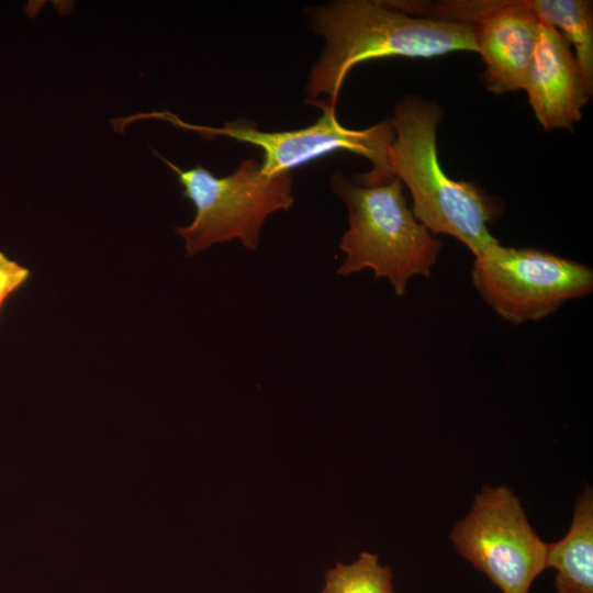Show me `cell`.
<instances>
[{
    "label": "cell",
    "mask_w": 593,
    "mask_h": 593,
    "mask_svg": "<svg viewBox=\"0 0 593 593\" xmlns=\"http://www.w3.org/2000/svg\"><path fill=\"white\" fill-rule=\"evenodd\" d=\"M523 90L545 130H571L581 120L582 109L592 96L570 44L544 21L539 23Z\"/></svg>",
    "instance_id": "9c48e42d"
},
{
    "label": "cell",
    "mask_w": 593,
    "mask_h": 593,
    "mask_svg": "<svg viewBox=\"0 0 593 593\" xmlns=\"http://www.w3.org/2000/svg\"><path fill=\"white\" fill-rule=\"evenodd\" d=\"M449 539L502 593H529L546 569L547 542L533 529L519 499L507 486L484 485Z\"/></svg>",
    "instance_id": "8992f818"
},
{
    "label": "cell",
    "mask_w": 593,
    "mask_h": 593,
    "mask_svg": "<svg viewBox=\"0 0 593 593\" xmlns=\"http://www.w3.org/2000/svg\"><path fill=\"white\" fill-rule=\"evenodd\" d=\"M30 277L27 268L0 251V310L5 300L23 286Z\"/></svg>",
    "instance_id": "4fadbf2b"
},
{
    "label": "cell",
    "mask_w": 593,
    "mask_h": 593,
    "mask_svg": "<svg viewBox=\"0 0 593 593\" xmlns=\"http://www.w3.org/2000/svg\"><path fill=\"white\" fill-rule=\"evenodd\" d=\"M394 4L412 15L474 25L485 88L496 94L523 90L540 23L524 0H396Z\"/></svg>",
    "instance_id": "ba28073f"
},
{
    "label": "cell",
    "mask_w": 593,
    "mask_h": 593,
    "mask_svg": "<svg viewBox=\"0 0 593 593\" xmlns=\"http://www.w3.org/2000/svg\"><path fill=\"white\" fill-rule=\"evenodd\" d=\"M392 571L376 555L361 552L350 563H337L325 574L322 593H393Z\"/></svg>",
    "instance_id": "7c38bea8"
},
{
    "label": "cell",
    "mask_w": 593,
    "mask_h": 593,
    "mask_svg": "<svg viewBox=\"0 0 593 593\" xmlns=\"http://www.w3.org/2000/svg\"><path fill=\"white\" fill-rule=\"evenodd\" d=\"M471 281L496 315L519 325L540 321L567 301L589 295L593 270L546 250L497 244L474 257Z\"/></svg>",
    "instance_id": "5b68a950"
},
{
    "label": "cell",
    "mask_w": 593,
    "mask_h": 593,
    "mask_svg": "<svg viewBox=\"0 0 593 593\" xmlns=\"http://www.w3.org/2000/svg\"><path fill=\"white\" fill-rule=\"evenodd\" d=\"M540 20L573 46L588 89L593 93V4L589 0H524Z\"/></svg>",
    "instance_id": "8fae6325"
},
{
    "label": "cell",
    "mask_w": 593,
    "mask_h": 593,
    "mask_svg": "<svg viewBox=\"0 0 593 593\" xmlns=\"http://www.w3.org/2000/svg\"><path fill=\"white\" fill-rule=\"evenodd\" d=\"M329 182L348 212V228L339 242L345 259L337 275L369 269L376 279H387L399 296L413 277L432 275L441 242L416 220L399 178L359 182L336 171Z\"/></svg>",
    "instance_id": "3957f363"
},
{
    "label": "cell",
    "mask_w": 593,
    "mask_h": 593,
    "mask_svg": "<svg viewBox=\"0 0 593 593\" xmlns=\"http://www.w3.org/2000/svg\"><path fill=\"white\" fill-rule=\"evenodd\" d=\"M441 114L437 103L418 97L396 102L389 168L409 189L416 220L435 236L456 238L475 257L500 244L488 225L502 206L474 183L454 180L443 170L437 153Z\"/></svg>",
    "instance_id": "7a4b0ae2"
},
{
    "label": "cell",
    "mask_w": 593,
    "mask_h": 593,
    "mask_svg": "<svg viewBox=\"0 0 593 593\" xmlns=\"http://www.w3.org/2000/svg\"><path fill=\"white\" fill-rule=\"evenodd\" d=\"M553 568L557 593H593V491L579 494L566 536L547 544L546 569Z\"/></svg>",
    "instance_id": "30bf717a"
},
{
    "label": "cell",
    "mask_w": 593,
    "mask_h": 593,
    "mask_svg": "<svg viewBox=\"0 0 593 593\" xmlns=\"http://www.w3.org/2000/svg\"><path fill=\"white\" fill-rule=\"evenodd\" d=\"M318 120L304 128L265 132L244 121L226 122L221 127L189 125L169 113L161 116L183 128L203 135L226 136L262 149L261 172L276 176L307 164L337 150H348L363 156L372 164L369 172L355 177L360 182H372L393 176L388 154L394 138L392 120H384L363 130L343 126L333 108L322 110Z\"/></svg>",
    "instance_id": "52a82bcc"
},
{
    "label": "cell",
    "mask_w": 593,
    "mask_h": 593,
    "mask_svg": "<svg viewBox=\"0 0 593 593\" xmlns=\"http://www.w3.org/2000/svg\"><path fill=\"white\" fill-rule=\"evenodd\" d=\"M307 19L325 47L311 68L304 102L322 110L335 109L345 77L359 63L477 52L474 25L412 15L387 0L334 1L312 9Z\"/></svg>",
    "instance_id": "6da1fadb"
},
{
    "label": "cell",
    "mask_w": 593,
    "mask_h": 593,
    "mask_svg": "<svg viewBox=\"0 0 593 593\" xmlns=\"http://www.w3.org/2000/svg\"><path fill=\"white\" fill-rule=\"evenodd\" d=\"M159 158L177 175L183 197L195 208L193 221L176 227L188 256L232 239L255 250L267 217L290 209L294 201L291 174L264 175L253 158L226 177H215L199 165L184 170Z\"/></svg>",
    "instance_id": "277c9868"
}]
</instances>
